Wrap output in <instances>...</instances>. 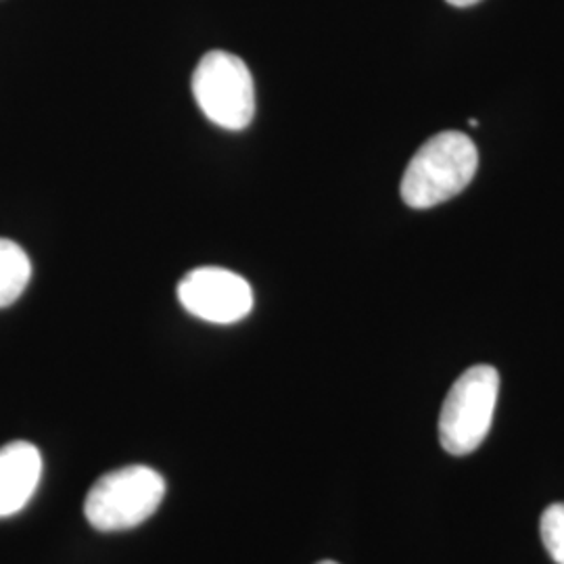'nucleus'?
Wrapping results in <instances>:
<instances>
[{"label":"nucleus","mask_w":564,"mask_h":564,"mask_svg":"<svg viewBox=\"0 0 564 564\" xmlns=\"http://www.w3.org/2000/svg\"><path fill=\"white\" fill-rule=\"evenodd\" d=\"M165 481L149 466L134 464L102 475L86 496L84 514L99 531H123L144 523L162 505Z\"/></svg>","instance_id":"7ed1b4c3"},{"label":"nucleus","mask_w":564,"mask_h":564,"mask_svg":"<svg viewBox=\"0 0 564 564\" xmlns=\"http://www.w3.org/2000/svg\"><path fill=\"white\" fill-rule=\"evenodd\" d=\"M191 86L203 116L216 126L239 132L253 120L256 84L241 57L226 51L203 55Z\"/></svg>","instance_id":"20e7f679"},{"label":"nucleus","mask_w":564,"mask_h":564,"mask_svg":"<svg viewBox=\"0 0 564 564\" xmlns=\"http://www.w3.org/2000/svg\"><path fill=\"white\" fill-rule=\"evenodd\" d=\"M182 307L205 323L235 324L253 307V291L239 274L205 265L188 272L178 284Z\"/></svg>","instance_id":"39448f33"},{"label":"nucleus","mask_w":564,"mask_h":564,"mask_svg":"<svg viewBox=\"0 0 564 564\" xmlns=\"http://www.w3.org/2000/svg\"><path fill=\"white\" fill-rule=\"evenodd\" d=\"M32 279V263L20 245L0 239V307L18 302Z\"/></svg>","instance_id":"0eeeda50"},{"label":"nucleus","mask_w":564,"mask_h":564,"mask_svg":"<svg viewBox=\"0 0 564 564\" xmlns=\"http://www.w3.org/2000/svg\"><path fill=\"white\" fill-rule=\"evenodd\" d=\"M477 165V147L464 132L435 134L414 153L403 172V203L412 209H429L456 197L475 178Z\"/></svg>","instance_id":"f257e3e1"},{"label":"nucleus","mask_w":564,"mask_h":564,"mask_svg":"<svg viewBox=\"0 0 564 564\" xmlns=\"http://www.w3.org/2000/svg\"><path fill=\"white\" fill-rule=\"evenodd\" d=\"M542 540L554 563L564 564V505H552L542 514Z\"/></svg>","instance_id":"6e6552de"},{"label":"nucleus","mask_w":564,"mask_h":564,"mask_svg":"<svg viewBox=\"0 0 564 564\" xmlns=\"http://www.w3.org/2000/svg\"><path fill=\"white\" fill-rule=\"evenodd\" d=\"M445 2H449L452 7H458V9H466V7H473V4H477L481 0H445Z\"/></svg>","instance_id":"1a4fd4ad"},{"label":"nucleus","mask_w":564,"mask_h":564,"mask_svg":"<svg viewBox=\"0 0 564 564\" xmlns=\"http://www.w3.org/2000/svg\"><path fill=\"white\" fill-rule=\"evenodd\" d=\"M318 564H339V563H335V561H323V563H318Z\"/></svg>","instance_id":"9d476101"},{"label":"nucleus","mask_w":564,"mask_h":564,"mask_svg":"<svg viewBox=\"0 0 564 564\" xmlns=\"http://www.w3.org/2000/svg\"><path fill=\"white\" fill-rule=\"evenodd\" d=\"M42 456L36 445L13 442L0 447V519L23 510L36 494Z\"/></svg>","instance_id":"423d86ee"},{"label":"nucleus","mask_w":564,"mask_h":564,"mask_svg":"<svg viewBox=\"0 0 564 564\" xmlns=\"http://www.w3.org/2000/svg\"><path fill=\"white\" fill-rule=\"evenodd\" d=\"M500 393V375L494 366L468 368L452 384L440 414V442L447 454L466 456L484 444Z\"/></svg>","instance_id":"f03ea898"}]
</instances>
